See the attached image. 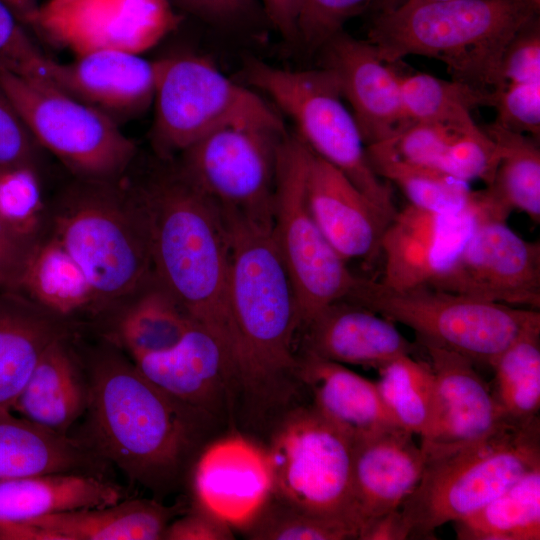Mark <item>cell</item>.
I'll list each match as a JSON object with an SVG mask.
<instances>
[{
    "mask_svg": "<svg viewBox=\"0 0 540 540\" xmlns=\"http://www.w3.org/2000/svg\"><path fill=\"white\" fill-rule=\"evenodd\" d=\"M41 146L0 86V166L36 169Z\"/></svg>",
    "mask_w": 540,
    "mask_h": 540,
    "instance_id": "bcb514c9",
    "label": "cell"
},
{
    "mask_svg": "<svg viewBox=\"0 0 540 540\" xmlns=\"http://www.w3.org/2000/svg\"><path fill=\"white\" fill-rule=\"evenodd\" d=\"M120 305L115 337L132 359L165 352L176 346L196 323L154 272Z\"/></svg>",
    "mask_w": 540,
    "mask_h": 540,
    "instance_id": "f546056e",
    "label": "cell"
},
{
    "mask_svg": "<svg viewBox=\"0 0 540 540\" xmlns=\"http://www.w3.org/2000/svg\"><path fill=\"white\" fill-rule=\"evenodd\" d=\"M51 220L52 235L83 271L99 309L128 296L152 273L147 213L126 177L76 178L57 199Z\"/></svg>",
    "mask_w": 540,
    "mask_h": 540,
    "instance_id": "5b68a950",
    "label": "cell"
},
{
    "mask_svg": "<svg viewBox=\"0 0 540 540\" xmlns=\"http://www.w3.org/2000/svg\"><path fill=\"white\" fill-rule=\"evenodd\" d=\"M423 466L424 453L414 434L399 425L353 442L352 498L359 535L376 519L400 509L416 488Z\"/></svg>",
    "mask_w": 540,
    "mask_h": 540,
    "instance_id": "44dd1931",
    "label": "cell"
},
{
    "mask_svg": "<svg viewBox=\"0 0 540 540\" xmlns=\"http://www.w3.org/2000/svg\"><path fill=\"white\" fill-rule=\"evenodd\" d=\"M246 528L250 538L262 540L358 539L357 531L346 523L298 510L278 500L267 501Z\"/></svg>",
    "mask_w": 540,
    "mask_h": 540,
    "instance_id": "f35d334b",
    "label": "cell"
},
{
    "mask_svg": "<svg viewBox=\"0 0 540 540\" xmlns=\"http://www.w3.org/2000/svg\"><path fill=\"white\" fill-rule=\"evenodd\" d=\"M193 487L200 508L231 527L246 528L272 495L267 451L240 436L220 439L199 457Z\"/></svg>",
    "mask_w": 540,
    "mask_h": 540,
    "instance_id": "ac0fdd59",
    "label": "cell"
},
{
    "mask_svg": "<svg viewBox=\"0 0 540 540\" xmlns=\"http://www.w3.org/2000/svg\"><path fill=\"white\" fill-rule=\"evenodd\" d=\"M21 23L30 28L39 12L40 0H4Z\"/></svg>",
    "mask_w": 540,
    "mask_h": 540,
    "instance_id": "816d5d0a",
    "label": "cell"
},
{
    "mask_svg": "<svg viewBox=\"0 0 540 540\" xmlns=\"http://www.w3.org/2000/svg\"><path fill=\"white\" fill-rule=\"evenodd\" d=\"M183 17L189 16L213 29L256 34L270 27L260 0H168Z\"/></svg>",
    "mask_w": 540,
    "mask_h": 540,
    "instance_id": "60d3db41",
    "label": "cell"
},
{
    "mask_svg": "<svg viewBox=\"0 0 540 540\" xmlns=\"http://www.w3.org/2000/svg\"><path fill=\"white\" fill-rule=\"evenodd\" d=\"M269 25L286 41L296 43L299 0H260Z\"/></svg>",
    "mask_w": 540,
    "mask_h": 540,
    "instance_id": "681fc988",
    "label": "cell"
},
{
    "mask_svg": "<svg viewBox=\"0 0 540 540\" xmlns=\"http://www.w3.org/2000/svg\"><path fill=\"white\" fill-rule=\"evenodd\" d=\"M51 58L36 45L27 27L0 0V68L18 76L50 82Z\"/></svg>",
    "mask_w": 540,
    "mask_h": 540,
    "instance_id": "b9f144b4",
    "label": "cell"
},
{
    "mask_svg": "<svg viewBox=\"0 0 540 540\" xmlns=\"http://www.w3.org/2000/svg\"><path fill=\"white\" fill-rule=\"evenodd\" d=\"M513 307L540 310V244L477 205L473 229L449 266L430 285Z\"/></svg>",
    "mask_w": 540,
    "mask_h": 540,
    "instance_id": "9a60e30c",
    "label": "cell"
},
{
    "mask_svg": "<svg viewBox=\"0 0 540 540\" xmlns=\"http://www.w3.org/2000/svg\"><path fill=\"white\" fill-rule=\"evenodd\" d=\"M474 208L457 215L425 210L409 204L398 211L384 231V286L407 290L430 286L444 272L470 235Z\"/></svg>",
    "mask_w": 540,
    "mask_h": 540,
    "instance_id": "e0dca14e",
    "label": "cell"
},
{
    "mask_svg": "<svg viewBox=\"0 0 540 540\" xmlns=\"http://www.w3.org/2000/svg\"><path fill=\"white\" fill-rule=\"evenodd\" d=\"M174 512L151 500H121L39 517L12 529L4 540H157Z\"/></svg>",
    "mask_w": 540,
    "mask_h": 540,
    "instance_id": "d4e9b609",
    "label": "cell"
},
{
    "mask_svg": "<svg viewBox=\"0 0 540 540\" xmlns=\"http://www.w3.org/2000/svg\"><path fill=\"white\" fill-rule=\"evenodd\" d=\"M0 86L41 148L78 179L126 176L137 148L110 117L51 83L0 68Z\"/></svg>",
    "mask_w": 540,
    "mask_h": 540,
    "instance_id": "9c48e42d",
    "label": "cell"
},
{
    "mask_svg": "<svg viewBox=\"0 0 540 540\" xmlns=\"http://www.w3.org/2000/svg\"><path fill=\"white\" fill-rule=\"evenodd\" d=\"M407 1H413V0H374L369 9L373 11V13L381 12V11L392 9ZM418 1H427V0H418Z\"/></svg>",
    "mask_w": 540,
    "mask_h": 540,
    "instance_id": "f5cc1de1",
    "label": "cell"
},
{
    "mask_svg": "<svg viewBox=\"0 0 540 540\" xmlns=\"http://www.w3.org/2000/svg\"><path fill=\"white\" fill-rule=\"evenodd\" d=\"M374 0H299L297 39L310 52L320 50L344 30L352 17L368 10Z\"/></svg>",
    "mask_w": 540,
    "mask_h": 540,
    "instance_id": "7bdbcfd3",
    "label": "cell"
},
{
    "mask_svg": "<svg viewBox=\"0 0 540 540\" xmlns=\"http://www.w3.org/2000/svg\"><path fill=\"white\" fill-rule=\"evenodd\" d=\"M42 210L36 169L0 166V217L20 231L39 234Z\"/></svg>",
    "mask_w": 540,
    "mask_h": 540,
    "instance_id": "ab89813d",
    "label": "cell"
},
{
    "mask_svg": "<svg viewBox=\"0 0 540 540\" xmlns=\"http://www.w3.org/2000/svg\"><path fill=\"white\" fill-rule=\"evenodd\" d=\"M346 301L412 329L418 344L458 353L492 366L520 337L540 330V311L513 307L432 286L393 290L360 278Z\"/></svg>",
    "mask_w": 540,
    "mask_h": 540,
    "instance_id": "52a82bcc",
    "label": "cell"
},
{
    "mask_svg": "<svg viewBox=\"0 0 540 540\" xmlns=\"http://www.w3.org/2000/svg\"><path fill=\"white\" fill-rule=\"evenodd\" d=\"M420 346L428 356L435 382L432 416L420 437L423 451L474 442L509 423L472 361L441 347Z\"/></svg>",
    "mask_w": 540,
    "mask_h": 540,
    "instance_id": "d6986e66",
    "label": "cell"
},
{
    "mask_svg": "<svg viewBox=\"0 0 540 540\" xmlns=\"http://www.w3.org/2000/svg\"><path fill=\"white\" fill-rule=\"evenodd\" d=\"M402 102L410 123L450 122L472 118L471 111L493 105V95L427 73L397 71Z\"/></svg>",
    "mask_w": 540,
    "mask_h": 540,
    "instance_id": "74e56055",
    "label": "cell"
},
{
    "mask_svg": "<svg viewBox=\"0 0 540 540\" xmlns=\"http://www.w3.org/2000/svg\"><path fill=\"white\" fill-rule=\"evenodd\" d=\"M40 234L20 231L0 217V288L18 290Z\"/></svg>",
    "mask_w": 540,
    "mask_h": 540,
    "instance_id": "7dc6e473",
    "label": "cell"
},
{
    "mask_svg": "<svg viewBox=\"0 0 540 540\" xmlns=\"http://www.w3.org/2000/svg\"><path fill=\"white\" fill-rule=\"evenodd\" d=\"M13 411H0V481L49 473L82 472L91 455L74 440Z\"/></svg>",
    "mask_w": 540,
    "mask_h": 540,
    "instance_id": "4dcf8cb0",
    "label": "cell"
},
{
    "mask_svg": "<svg viewBox=\"0 0 540 540\" xmlns=\"http://www.w3.org/2000/svg\"><path fill=\"white\" fill-rule=\"evenodd\" d=\"M49 71L53 86L117 124L141 115L153 104L157 64L140 54L97 50L68 63L51 60Z\"/></svg>",
    "mask_w": 540,
    "mask_h": 540,
    "instance_id": "ffe728a7",
    "label": "cell"
},
{
    "mask_svg": "<svg viewBox=\"0 0 540 540\" xmlns=\"http://www.w3.org/2000/svg\"><path fill=\"white\" fill-rule=\"evenodd\" d=\"M540 81V15L521 27L501 59L496 89L510 84Z\"/></svg>",
    "mask_w": 540,
    "mask_h": 540,
    "instance_id": "f6af8a7d",
    "label": "cell"
},
{
    "mask_svg": "<svg viewBox=\"0 0 540 540\" xmlns=\"http://www.w3.org/2000/svg\"><path fill=\"white\" fill-rule=\"evenodd\" d=\"M305 353L340 364L379 370L403 355H413L417 345L395 323L354 302H334L304 327Z\"/></svg>",
    "mask_w": 540,
    "mask_h": 540,
    "instance_id": "cb8c5ba5",
    "label": "cell"
},
{
    "mask_svg": "<svg viewBox=\"0 0 540 540\" xmlns=\"http://www.w3.org/2000/svg\"><path fill=\"white\" fill-rule=\"evenodd\" d=\"M309 148L296 135L284 137L277 157L274 235L289 272L300 329L328 305L346 300L360 278L329 244L306 198Z\"/></svg>",
    "mask_w": 540,
    "mask_h": 540,
    "instance_id": "8fae6325",
    "label": "cell"
},
{
    "mask_svg": "<svg viewBox=\"0 0 540 540\" xmlns=\"http://www.w3.org/2000/svg\"><path fill=\"white\" fill-rule=\"evenodd\" d=\"M423 453L421 478L400 507L408 539L433 538L438 528L473 514L539 466L540 418Z\"/></svg>",
    "mask_w": 540,
    "mask_h": 540,
    "instance_id": "8992f818",
    "label": "cell"
},
{
    "mask_svg": "<svg viewBox=\"0 0 540 540\" xmlns=\"http://www.w3.org/2000/svg\"><path fill=\"white\" fill-rule=\"evenodd\" d=\"M492 95L496 123L539 141L540 81L506 85Z\"/></svg>",
    "mask_w": 540,
    "mask_h": 540,
    "instance_id": "ee69618b",
    "label": "cell"
},
{
    "mask_svg": "<svg viewBox=\"0 0 540 540\" xmlns=\"http://www.w3.org/2000/svg\"><path fill=\"white\" fill-rule=\"evenodd\" d=\"M90 430L101 454L155 488L180 471L206 415L176 399L116 352L100 354L88 386Z\"/></svg>",
    "mask_w": 540,
    "mask_h": 540,
    "instance_id": "7a4b0ae2",
    "label": "cell"
},
{
    "mask_svg": "<svg viewBox=\"0 0 540 540\" xmlns=\"http://www.w3.org/2000/svg\"><path fill=\"white\" fill-rule=\"evenodd\" d=\"M454 524L460 540H539L540 465Z\"/></svg>",
    "mask_w": 540,
    "mask_h": 540,
    "instance_id": "836d02e7",
    "label": "cell"
},
{
    "mask_svg": "<svg viewBox=\"0 0 540 540\" xmlns=\"http://www.w3.org/2000/svg\"><path fill=\"white\" fill-rule=\"evenodd\" d=\"M361 540L408 539L400 509L392 511L369 524L359 535Z\"/></svg>",
    "mask_w": 540,
    "mask_h": 540,
    "instance_id": "f907efd6",
    "label": "cell"
},
{
    "mask_svg": "<svg viewBox=\"0 0 540 540\" xmlns=\"http://www.w3.org/2000/svg\"><path fill=\"white\" fill-rule=\"evenodd\" d=\"M222 214L230 240L229 299L245 358V390L270 395L272 387L297 370L292 348L300 329L296 293L274 220Z\"/></svg>",
    "mask_w": 540,
    "mask_h": 540,
    "instance_id": "277c9868",
    "label": "cell"
},
{
    "mask_svg": "<svg viewBox=\"0 0 540 540\" xmlns=\"http://www.w3.org/2000/svg\"><path fill=\"white\" fill-rule=\"evenodd\" d=\"M58 318L18 290L0 293V411H12L44 350L63 337Z\"/></svg>",
    "mask_w": 540,
    "mask_h": 540,
    "instance_id": "83f0119b",
    "label": "cell"
},
{
    "mask_svg": "<svg viewBox=\"0 0 540 540\" xmlns=\"http://www.w3.org/2000/svg\"><path fill=\"white\" fill-rule=\"evenodd\" d=\"M323 67L335 77L366 146L388 141L411 123L405 113L397 70L368 40L344 30L320 49Z\"/></svg>",
    "mask_w": 540,
    "mask_h": 540,
    "instance_id": "2e32d148",
    "label": "cell"
},
{
    "mask_svg": "<svg viewBox=\"0 0 540 540\" xmlns=\"http://www.w3.org/2000/svg\"><path fill=\"white\" fill-rule=\"evenodd\" d=\"M286 134L282 119L228 123L183 151L177 168L222 212L271 221Z\"/></svg>",
    "mask_w": 540,
    "mask_h": 540,
    "instance_id": "4fadbf2b",
    "label": "cell"
},
{
    "mask_svg": "<svg viewBox=\"0 0 540 540\" xmlns=\"http://www.w3.org/2000/svg\"><path fill=\"white\" fill-rule=\"evenodd\" d=\"M296 375L309 388L313 408L353 442L383 427L398 425L376 382L343 364L305 353L298 361Z\"/></svg>",
    "mask_w": 540,
    "mask_h": 540,
    "instance_id": "484cf974",
    "label": "cell"
},
{
    "mask_svg": "<svg viewBox=\"0 0 540 540\" xmlns=\"http://www.w3.org/2000/svg\"><path fill=\"white\" fill-rule=\"evenodd\" d=\"M491 368V392L504 420L521 425L539 419L540 330L517 339Z\"/></svg>",
    "mask_w": 540,
    "mask_h": 540,
    "instance_id": "d590c367",
    "label": "cell"
},
{
    "mask_svg": "<svg viewBox=\"0 0 540 540\" xmlns=\"http://www.w3.org/2000/svg\"><path fill=\"white\" fill-rule=\"evenodd\" d=\"M245 74L292 119L297 136L313 153L340 170L387 216L395 217L391 188L372 168L358 125L328 69L290 70L252 59Z\"/></svg>",
    "mask_w": 540,
    "mask_h": 540,
    "instance_id": "ba28073f",
    "label": "cell"
},
{
    "mask_svg": "<svg viewBox=\"0 0 540 540\" xmlns=\"http://www.w3.org/2000/svg\"><path fill=\"white\" fill-rule=\"evenodd\" d=\"M501 151L494 178L483 189L491 216L507 220L513 210L540 222V149L538 140L495 121L482 127Z\"/></svg>",
    "mask_w": 540,
    "mask_h": 540,
    "instance_id": "1f68e13d",
    "label": "cell"
},
{
    "mask_svg": "<svg viewBox=\"0 0 540 540\" xmlns=\"http://www.w3.org/2000/svg\"><path fill=\"white\" fill-rule=\"evenodd\" d=\"M376 174L397 185L410 204L425 210L457 215L476 205L470 183L442 171L405 161L381 145L366 146Z\"/></svg>",
    "mask_w": 540,
    "mask_h": 540,
    "instance_id": "e575fe53",
    "label": "cell"
},
{
    "mask_svg": "<svg viewBox=\"0 0 540 540\" xmlns=\"http://www.w3.org/2000/svg\"><path fill=\"white\" fill-rule=\"evenodd\" d=\"M157 80L150 138L164 159L182 153L217 128L240 120H280L254 91L194 54L156 61Z\"/></svg>",
    "mask_w": 540,
    "mask_h": 540,
    "instance_id": "30bf717a",
    "label": "cell"
},
{
    "mask_svg": "<svg viewBox=\"0 0 540 540\" xmlns=\"http://www.w3.org/2000/svg\"><path fill=\"white\" fill-rule=\"evenodd\" d=\"M18 291L58 317L99 308L83 271L52 234L40 238Z\"/></svg>",
    "mask_w": 540,
    "mask_h": 540,
    "instance_id": "d6a6232c",
    "label": "cell"
},
{
    "mask_svg": "<svg viewBox=\"0 0 540 540\" xmlns=\"http://www.w3.org/2000/svg\"><path fill=\"white\" fill-rule=\"evenodd\" d=\"M163 539L229 540L234 535L230 525L198 506L194 512L168 524Z\"/></svg>",
    "mask_w": 540,
    "mask_h": 540,
    "instance_id": "c3c4849f",
    "label": "cell"
},
{
    "mask_svg": "<svg viewBox=\"0 0 540 540\" xmlns=\"http://www.w3.org/2000/svg\"><path fill=\"white\" fill-rule=\"evenodd\" d=\"M137 368L161 389L205 414L222 408L231 384L240 377L222 343L195 323L173 348L133 359Z\"/></svg>",
    "mask_w": 540,
    "mask_h": 540,
    "instance_id": "603a6c76",
    "label": "cell"
},
{
    "mask_svg": "<svg viewBox=\"0 0 540 540\" xmlns=\"http://www.w3.org/2000/svg\"><path fill=\"white\" fill-rule=\"evenodd\" d=\"M87 406L88 387L61 337L42 353L12 411L47 429L66 434Z\"/></svg>",
    "mask_w": 540,
    "mask_h": 540,
    "instance_id": "f1b7e54d",
    "label": "cell"
},
{
    "mask_svg": "<svg viewBox=\"0 0 540 540\" xmlns=\"http://www.w3.org/2000/svg\"><path fill=\"white\" fill-rule=\"evenodd\" d=\"M183 18L168 0H48L30 28L76 56L97 50L141 55Z\"/></svg>",
    "mask_w": 540,
    "mask_h": 540,
    "instance_id": "5bb4252c",
    "label": "cell"
},
{
    "mask_svg": "<svg viewBox=\"0 0 540 540\" xmlns=\"http://www.w3.org/2000/svg\"><path fill=\"white\" fill-rule=\"evenodd\" d=\"M272 495L298 510L359 525L352 498L353 441L314 408L299 409L280 426L267 451Z\"/></svg>",
    "mask_w": 540,
    "mask_h": 540,
    "instance_id": "7c38bea8",
    "label": "cell"
},
{
    "mask_svg": "<svg viewBox=\"0 0 540 540\" xmlns=\"http://www.w3.org/2000/svg\"><path fill=\"white\" fill-rule=\"evenodd\" d=\"M538 15L540 0H413L374 13L366 40L388 64L434 58L452 80L492 94L508 43Z\"/></svg>",
    "mask_w": 540,
    "mask_h": 540,
    "instance_id": "3957f363",
    "label": "cell"
},
{
    "mask_svg": "<svg viewBox=\"0 0 540 540\" xmlns=\"http://www.w3.org/2000/svg\"><path fill=\"white\" fill-rule=\"evenodd\" d=\"M305 190L315 222L342 259H371L381 253V239L392 219L310 149Z\"/></svg>",
    "mask_w": 540,
    "mask_h": 540,
    "instance_id": "7402d4cb",
    "label": "cell"
},
{
    "mask_svg": "<svg viewBox=\"0 0 540 540\" xmlns=\"http://www.w3.org/2000/svg\"><path fill=\"white\" fill-rule=\"evenodd\" d=\"M380 395L398 425L422 437L429 425L435 393L432 368L412 355L400 356L378 370Z\"/></svg>",
    "mask_w": 540,
    "mask_h": 540,
    "instance_id": "8d00e7d4",
    "label": "cell"
},
{
    "mask_svg": "<svg viewBox=\"0 0 540 540\" xmlns=\"http://www.w3.org/2000/svg\"><path fill=\"white\" fill-rule=\"evenodd\" d=\"M133 186L147 213L155 276L222 343L244 386L245 358L229 299L230 240L220 208L177 166Z\"/></svg>",
    "mask_w": 540,
    "mask_h": 540,
    "instance_id": "6da1fadb",
    "label": "cell"
},
{
    "mask_svg": "<svg viewBox=\"0 0 540 540\" xmlns=\"http://www.w3.org/2000/svg\"><path fill=\"white\" fill-rule=\"evenodd\" d=\"M124 498L120 486L93 474L64 472L0 481V539L39 517L112 505Z\"/></svg>",
    "mask_w": 540,
    "mask_h": 540,
    "instance_id": "4316f807",
    "label": "cell"
}]
</instances>
